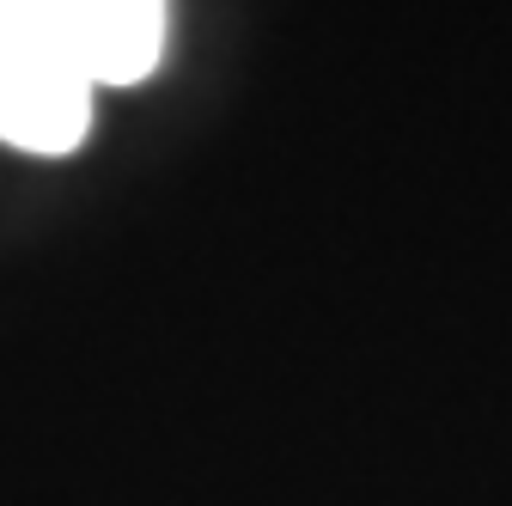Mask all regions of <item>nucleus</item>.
<instances>
[{"label":"nucleus","instance_id":"f257e3e1","mask_svg":"<svg viewBox=\"0 0 512 506\" xmlns=\"http://www.w3.org/2000/svg\"><path fill=\"white\" fill-rule=\"evenodd\" d=\"M98 80L49 0H0V147L68 159L92 135Z\"/></svg>","mask_w":512,"mask_h":506},{"label":"nucleus","instance_id":"f03ea898","mask_svg":"<svg viewBox=\"0 0 512 506\" xmlns=\"http://www.w3.org/2000/svg\"><path fill=\"white\" fill-rule=\"evenodd\" d=\"M49 13L74 37L98 92L104 86H141L165 61L171 0H49Z\"/></svg>","mask_w":512,"mask_h":506}]
</instances>
